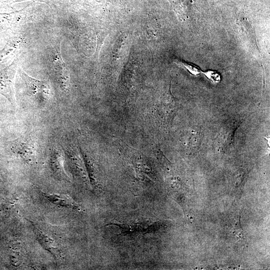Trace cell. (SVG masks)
Wrapping results in <instances>:
<instances>
[{"label":"cell","instance_id":"1","mask_svg":"<svg viewBox=\"0 0 270 270\" xmlns=\"http://www.w3.org/2000/svg\"><path fill=\"white\" fill-rule=\"evenodd\" d=\"M18 71L30 96L42 102H47L50 100L52 96V92L48 80L33 78L20 68H18Z\"/></svg>","mask_w":270,"mask_h":270},{"label":"cell","instance_id":"2","mask_svg":"<svg viewBox=\"0 0 270 270\" xmlns=\"http://www.w3.org/2000/svg\"><path fill=\"white\" fill-rule=\"evenodd\" d=\"M18 63V60L16 58L10 65L0 70V94L13 106H16L14 80Z\"/></svg>","mask_w":270,"mask_h":270},{"label":"cell","instance_id":"3","mask_svg":"<svg viewBox=\"0 0 270 270\" xmlns=\"http://www.w3.org/2000/svg\"><path fill=\"white\" fill-rule=\"evenodd\" d=\"M9 148L17 157L27 162H30L35 158L34 143L30 138H19L10 142Z\"/></svg>","mask_w":270,"mask_h":270},{"label":"cell","instance_id":"4","mask_svg":"<svg viewBox=\"0 0 270 270\" xmlns=\"http://www.w3.org/2000/svg\"><path fill=\"white\" fill-rule=\"evenodd\" d=\"M54 50L52 63L55 76L60 88L66 91L69 88L70 78L66 67L60 55V44L57 46Z\"/></svg>","mask_w":270,"mask_h":270},{"label":"cell","instance_id":"5","mask_svg":"<svg viewBox=\"0 0 270 270\" xmlns=\"http://www.w3.org/2000/svg\"><path fill=\"white\" fill-rule=\"evenodd\" d=\"M50 164L53 171L60 176L64 174L63 168V156L62 152L58 148L53 150L51 158Z\"/></svg>","mask_w":270,"mask_h":270},{"label":"cell","instance_id":"6","mask_svg":"<svg viewBox=\"0 0 270 270\" xmlns=\"http://www.w3.org/2000/svg\"><path fill=\"white\" fill-rule=\"evenodd\" d=\"M45 197L52 204L60 207L74 206V202L67 196L58 194H45Z\"/></svg>","mask_w":270,"mask_h":270},{"label":"cell","instance_id":"7","mask_svg":"<svg viewBox=\"0 0 270 270\" xmlns=\"http://www.w3.org/2000/svg\"><path fill=\"white\" fill-rule=\"evenodd\" d=\"M34 229L36 236L42 246L50 252L54 251L55 246L54 240L35 226H34Z\"/></svg>","mask_w":270,"mask_h":270},{"label":"cell","instance_id":"8","mask_svg":"<svg viewBox=\"0 0 270 270\" xmlns=\"http://www.w3.org/2000/svg\"><path fill=\"white\" fill-rule=\"evenodd\" d=\"M176 62L178 64L182 66L193 76H198L202 74L201 70L196 66L192 64L186 62L184 60H176Z\"/></svg>","mask_w":270,"mask_h":270},{"label":"cell","instance_id":"9","mask_svg":"<svg viewBox=\"0 0 270 270\" xmlns=\"http://www.w3.org/2000/svg\"><path fill=\"white\" fill-rule=\"evenodd\" d=\"M202 74L214 83L218 82L221 80L220 74L216 71L209 70L206 72H202Z\"/></svg>","mask_w":270,"mask_h":270},{"label":"cell","instance_id":"10","mask_svg":"<svg viewBox=\"0 0 270 270\" xmlns=\"http://www.w3.org/2000/svg\"><path fill=\"white\" fill-rule=\"evenodd\" d=\"M10 260L12 264L14 266H18L21 263L20 258L18 255L15 254L11 255Z\"/></svg>","mask_w":270,"mask_h":270},{"label":"cell","instance_id":"11","mask_svg":"<svg viewBox=\"0 0 270 270\" xmlns=\"http://www.w3.org/2000/svg\"><path fill=\"white\" fill-rule=\"evenodd\" d=\"M0 184H1V180H0Z\"/></svg>","mask_w":270,"mask_h":270}]
</instances>
